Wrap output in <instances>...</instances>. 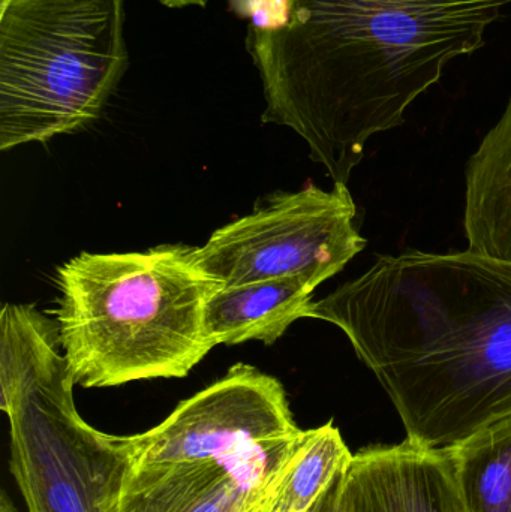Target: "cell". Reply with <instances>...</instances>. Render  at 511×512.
I'll return each mask as SVG.
<instances>
[{
  "label": "cell",
  "instance_id": "10",
  "mask_svg": "<svg viewBox=\"0 0 511 512\" xmlns=\"http://www.w3.org/2000/svg\"><path fill=\"white\" fill-rule=\"evenodd\" d=\"M317 288L308 277L221 286L207 301V336L213 346L273 345L297 319L308 318Z\"/></svg>",
  "mask_w": 511,
  "mask_h": 512
},
{
  "label": "cell",
  "instance_id": "6",
  "mask_svg": "<svg viewBox=\"0 0 511 512\" xmlns=\"http://www.w3.org/2000/svg\"><path fill=\"white\" fill-rule=\"evenodd\" d=\"M347 185L278 192L212 234L195 259L222 286L308 277L318 286L366 248Z\"/></svg>",
  "mask_w": 511,
  "mask_h": 512
},
{
  "label": "cell",
  "instance_id": "4",
  "mask_svg": "<svg viewBox=\"0 0 511 512\" xmlns=\"http://www.w3.org/2000/svg\"><path fill=\"white\" fill-rule=\"evenodd\" d=\"M57 322L32 304L0 312V406L9 469L27 512H119L131 454L125 436L81 418Z\"/></svg>",
  "mask_w": 511,
  "mask_h": 512
},
{
  "label": "cell",
  "instance_id": "14",
  "mask_svg": "<svg viewBox=\"0 0 511 512\" xmlns=\"http://www.w3.org/2000/svg\"><path fill=\"white\" fill-rule=\"evenodd\" d=\"M338 481L333 484L332 489H330L329 492L323 496V499H321L320 512H338V508H336V490H338Z\"/></svg>",
  "mask_w": 511,
  "mask_h": 512
},
{
  "label": "cell",
  "instance_id": "8",
  "mask_svg": "<svg viewBox=\"0 0 511 512\" xmlns=\"http://www.w3.org/2000/svg\"><path fill=\"white\" fill-rule=\"evenodd\" d=\"M300 435L228 459L132 466L119 512H248L278 489Z\"/></svg>",
  "mask_w": 511,
  "mask_h": 512
},
{
  "label": "cell",
  "instance_id": "11",
  "mask_svg": "<svg viewBox=\"0 0 511 512\" xmlns=\"http://www.w3.org/2000/svg\"><path fill=\"white\" fill-rule=\"evenodd\" d=\"M464 228L470 251L511 262V99L468 162Z\"/></svg>",
  "mask_w": 511,
  "mask_h": 512
},
{
  "label": "cell",
  "instance_id": "5",
  "mask_svg": "<svg viewBox=\"0 0 511 512\" xmlns=\"http://www.w3.org/2000/svg\"><path fill=\"white\" fill-rule=\"evenodd\" d=\"M126 0H0V150L99 119L129 66Z\"/></svg>",
  "mask_w": 511,
  "mask_h": 512
},
{
  "label": "cell",
  "instance_id": "7",
  "mask_svg": "<svg viewBox=\"0 0 511 512\" xmlns=\"http://www.w3.org/2000/svg\"><path fill=\"white\" fill-rule=\"evenodd\" d=\"M284 385L237 363L227 375L183 400L162 423L125 436L132 466L228 459L300 435Z\"/></svg>",
  "mask_w": 511,
  "mask_h": 512
},
{
  "label": "cell",
  "instance_id": "15",
  "mask_svg": "<svg viewBox=\"0 0 511 512\" xmlns=\"http://www.w3.org/2000/svg\"><path fill=\"white\" fill-rule=\"evenodd\" d=\"M159 5L165 6L170 9L186 8V6L197 5V3L203 2V0H155Z\"/></svg>",
  "mask_w": 511,
  "mask_h": 512
},
{
  "label": "cell",
  "instance_id": "13",
  "mask_svg": "<svg viewBox=\"0 0 511 512\" xmlns=\"http://www.w3.org/2000/svg\"><path fill=\"white\" fill-rule=\"evenodd\" d=\"M333 421L305 430V438L278 489L266 501L269 512H311L353 460Z\"/></svg>",
  "mask_w": 511,
  "mask_h": 512
},
{
  "label": "cell",
  "instance_id": "18",
  "mask_svg": "<svg viewBox=\"0 0 511 512\" xmlns=\"http://www.w3.org/2000/svg\"><path fill=\"white\" fill-rule=\"evenodd\" d=\"M321 499H323V498H321ZM321 499H320V501H321ZM311 512H320V502H318V504L315 505L314 510H312Z\"/></svg>",
  "mask_w": 511,
  "mask_h": 512
},
{
  "label": "cell",
  "instance_id": "3",
  "mask_svg": "<svg viewBox=\"0 0 511 512\" xmlns=\"http://www.w3.org/2000/svg\"><path fill=\"white\" fill-rule=\"evenodd\" d=\"M57 285L60 348L75 385L185 378L215 348L206 306L222 283L192 246L83 252L59 268Z\"/></svg>",
  "mask_w": 511,
  "mask_h": 512
},
{
  "label": "cell",
  "instance_id": "12",
  "mask_svg": "<svg viewBox=\"0 0 511 512\" xmlns=\"http://www.w3.org/2000/svg\"><path fill=\"white\" fill-rule=\"evenodd\" d=\"M452 450L468 512H511V415Z\"/></svg>",
  "mask_w": 511,
  "mask_h": 512
},
{
  "label": "cell",
  "instance_id": "16",
  "mask_svg": "<svg viewBox=\"0 0 511 512\" xmlns=\"http://www.w3.org/2000/svg\"><path fill=\"white\" fill-rule=\"evenodd\" d=\"M0 512H18L17 507L12 504L11 498L6 492H3L2 498H0Z\"/></svg>",
  "mask_w": 511,
  "mask_h": 512
},
{
  "label": "cell",
  "instance_id": "17",
  "mask_svg": "<svg viewBox=\"0 0 511 512\" xmlns=\"http://www.w3.org/2000/svg\"><path fill=\"white\" fill-rule=\"evenodd\" d=\"M266 501H264L263 504L258 505V507L252 508V510L248 512H269L266 507Z\"/></svg>",
  "mask_w": 511,
  "mask_h": 512
},
{
  "label": "cell",
  "instance_id": "9",
  "mask_svg": "<svg viewBox=\"0 0 511 512\" xmlns=\"http://www.w3.org/2000/svg\"><path fill=\"white\" fill-rule=\"evenodd\" d=\"M338 512H468L452 448L405 441L354 454L336 490Z\"/></svg>",
  "mask_w": 511,
  "mask_h": 512
},
{
  "label": "cell",
  "instance_id": "1",
  "mask_svg": "<svg viewBox=\"0 0 511 512\" xmlns=\"http://www.w3.org/2000/svg\"><path fill=\"white\" fill-rule=\"evenodd\" d=\"M511 0H233L263 87L261 122L348 185L374 135L404 125L447 65L485 47Z\"/></svg>",
  "mask_w": 511,
  "mask_h": 512
},
{
  "label": "cell",
  "instance_id": "2",
  "mask_svg": "<svg viewBox=\"0 0 511 512\" xmlns=\"http://www.w3.org/2000/svg\"><path fill=\"white\" fill-rule=\"evenodd\" d=\"M425 448H452L511 415V262L465 252L381 255L314 301Z\"/></svg>",
  "mask_w": 511,
  "mask_h": 512
}]
</instances>
